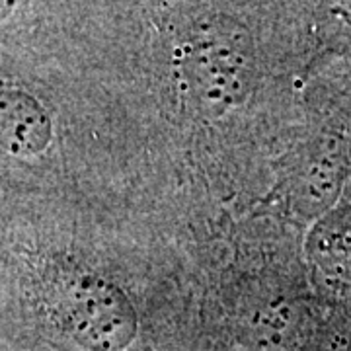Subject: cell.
<instances>
[{
    "instance_id": "6da1fadb",
    "label": "cell",
    "mask_w": 351,
    "mask_h": 351,
    "mask_svg": "<svg viewBox=\"0 0 351 351\" xmlns=\"http://www.w3.org/2000/svg\"><path fill=\"white\" fill-rule=\"evenodd\" d=\"M24 299L45 326L84 351H123L137 334L125 293L63 252L32 263Z\"/></svg>"
},
{
    "instance_id": "7a4b0ae2",
    "label": "cell",
    "mask_w": 351,
    "mask_h": 351,
    "mask_svg": "<svg viewBox=\"0 0 351 351\" xmlns=\"http://www.w3.org/2000/svg\"><path fill=\"white\" fill-rule=\"evenodd\" d=\"M256 55L250 34L225 14L189 27L178 49L176 78L184 100L203 117H219L250 94Z\"/></svg>"
}]
</instances>
